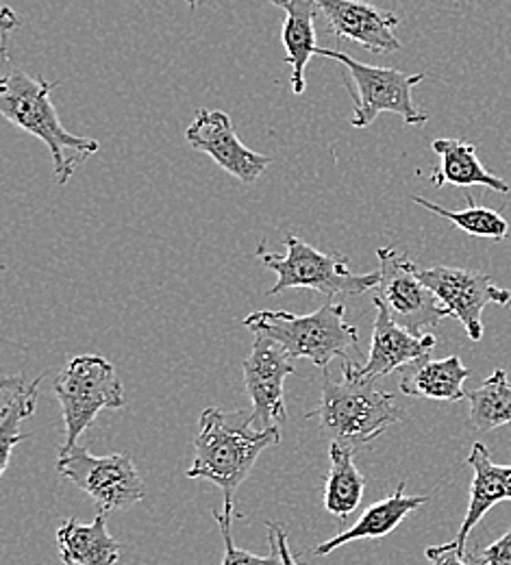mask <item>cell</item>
Instances as JSON below:
<instances>
[{
  "label": "cell",
  "mask_w": 511,
  "mask_h": 565,
  "mask_svg": "<svg viewBox=\"0 0 511 565\" xmlns=\"http://www.w3.org/2000/svg\"><path fill=\"white\" fill-rule=\"evenodd\" d=\"M342 374V383H336L327 372L322 374L320 405L305 418L316 420L331 444L358 450L383 435L392 424L401 423L405 412L376 383L349 372Z\"/></svg>",
  "instance_id": "cell-3"
},
{
  "label": "cell",
  "mask_w": 511,
  "mask_h": 565,
  "mask_svg": "<svg viewBox=\"0 0 511 565\" xmlns=\"http://www.w3.org/2000/svg\"><path fill=\"white\" fill-rule=\"evenodd\" d=\"M60 81L33 78L24 71H13L0 81V114L15 127L44 141L51 150L55 179L66 185L74 170L100 150L92 138H78L64 129L57 109L51 100L53 87Z\"/></svg>",
  "instance_id": "cell-2"
},
{
  "label": "cell",
  "mask_w": 511,
  "mask_h": 565,
  "mask_svg": "<svg viewBox=\"0 0 511 565\" xmlns=\"http://www.w3.org/2000/svg\"><path fill=\"white\" fill-rule=\"evenodd\" d=\"M244 327L257 338L277 342L292 359H309L318 367H327L333 359L347 361L349 351L360 347L358 329L347 322V307L336 302L307 316L255 311L244 318Z\"/></svg>",
  "instance_id": "cell-4"
},
{
  "label": "cell",
  "mask_w": 511,
  "mask_h": 565,
  "mask_svg": "<svg viewBox=\"0 0 511 565\" xmlns=\"http://www.w3.org/2000/svg\"><path fill=\"white\" fill-rule=\"evenodd\" d=\"M286 13V22L281 29V40L286 46V64L292 66V92L296 96L305 94V71L313 55H318L316 46V29L313 15L318 11V2L313 0H275Z\"/></svg>",
  "instance_id": "cell-20"
},
{
  "label": "cell",
  "mask_w": 511,
  "mask_h": 565,
  "mask_svg": "<svg viewBox=\"0 0 511 565\" xmlns=\"http://www.w3.org/2000/svg\"><path fill=\"white\" fill-rule=\"evenodd\" d=\"M470 370L464 361L453 354L446 359H420L401 370L398 387L405 396L429 398V401H448L457 403L468 396L464 383L468 381Z\"/></svg>",
  "instance_id": "cell-17"
},
{
  "label": "cell",
  "mask_w": 511,
  "mask_h": 565,
  "mask_svg": "<svg viewBox=\"0 0 511 565\" xmlns=\"http://www.w3.org/2000/svg\"><path fill=\"white\" fill-rule=\"evenodd\" d=\"M214 518L219 520L220 533H222V544H224V557L220 565H284L281 553H279V544L273 531H268V542H270V555L262 557V555H253L248 551H242L235 546L233 542V533H231V515L214 511Z\"/></svg>",
  "instance_id": "cell-25"
},
{
  "label": "cell",
  "mask_w": 511,
  "mask_h": 565,
  "mask_svg": "<svg viewBox=\"0 0 511 565\" xmlns=\"http://www.w3.org/2000/svg\"><path fill=\"white\" fill-rule=\"evenodd\" d=\"M294 359L268 338H257L244 359V387L253 403V423L270 428L288 423L286 379L296 372Z\"/></svg>",
  "instance_id": "cell-11"
},
{
  "label": "cell",
  "mask_w": 511,
  "mask_h": 565,
  "mask_svg": "<svg viewBox=\"0 0 511 565\" xmlns=\"http://www.w3.org/2000/svg\"><path fill=\"white\" fill-rule=\"evenodd\" d=\"M286 255L266 253L262 246L257 250V259L277 275V282L268 289V296H277L294 287L313 289L322 296H362L379 287V273H351L349 259L340 253H322L298 235H286Z\"/></svg>",
  "instance_id": "cell-5"
},
{
  "label": "cell",
  "mask_w": 511,
  "mask_h": 565,
  "mask_svg": "<svg viewBox=\"0 0 511 565\" xmlns=\"http://www.w3.org/2000/svg\"><path fill=\"white\" fill-rule=\"evenodd\" d=\"M318 55L333 60L351 72L355 83V87H349V94L355 103L351 125L355 129L370 127L383 111L401 116L407 125H425L429 120V116L423 114L412 98L414 87L425 81V74H405L394 68L368 66L349 57L347 53L329 49H318Z\"/></svg>",
  "instance_id": "cell-8"
},
{
  "label": "cell",
  "mask_w": 511,
  "mask_h": 565,
  "mask_svg": "<svg viewBox=\"0 0 511 565\" xmlns=\"http://www.w3.org/2000/svg\"><path fill=\"white\" fill-rule=\"evenodd\" d=\"M432 150L439 157V168L432 177L436 188L457 185V188H472L483 185L499 194H510V183L499 179L490 172L477 157V146L470 141L439 138L432 143Z\"/></svg>",
  "instance_id": "cell-19"
},
{
  "label": "cell",
  "mask_w": 511,
  "mask_h": 565,
  "mask_svg": "<svg viewBox=\"0 0 511 565\" xmlns=\"http://www.w3.org/2000/svg\"><path fill=\"white\" fill-rule=\"evenodd\" d=\"M425 557L432 565H481L479 557L475 559L472 555L461 551L455 540L448 544H441V546H429Z\"/></svg>",
  "instance_id": "cell-26"
},
{
  "label": "cell",
  "mask_w": 511,
  "mask_h": 565,
  "mask_svg": "<svg viewBox=\"0 0 511 565\" xmlns=\"http://www.w3.org/2000/svg\"><path fill=\"white\" fill-rule=\"evenodd\" d=\"M57 472L89 495L103 513L127 511L147 495L131 452L96 457L85 446L60 450Z\"/></svg>",
  "instance_id": "cell-9"
},
{
  "label": "cell",
  "mask_w": 511,
  "mask_h": 565,
  "mask_svg": "<svg viewBox=\"0 0 511 565\" xmlns=\"http://www.w3.org/2000/svg\"><path fill=\"white\" fill-rule=\"evenodd\" d=\"M42 376L29 381L26 376H4L0 383V475H4L13 448L29 439L31 433H22L20 424L33 418L38 407Z\"/></svg>",
  "instance_id": "cell-21"
},
{
  "label": "cell",
  "mask_w": 511,
  "mask_h": 565,
  "mask_svg": "<svg viewBox=\"0 0 511 565\" xmlns=\"http://www.w3.org/2000/svg\"><path fill=\"white\" fill-rule=\"evenodd\" d=\"M470 424L486 433L511 424V383L505 370H494L481 387L468 392Z\"/></svg>",
  "instance_id": "cell-23"
},
{
  "label": "cell",
  "mask_w": 511,
  "mask_h": 565,
  "mask_svg": "<svg viewBox=\"0 0 511 565\" xmlns=\"http://www.w3.org/2000/svg\"><path fill=\"white\" fill-rule=\"evenodd\" d=\"M414 203L425 207L427 212L436 213L439 217L453 222L459 231L472 235V237H486V239H494V242H503L510 233V222L490 207H479L475 205L472 196H466L468 207L466 210H444L436 203L423 199V196H414Z\"/></svg>",
  "instance_id": "cell-24"
},
{
  "label": "cell",
  "mask_w": 511,
  "mask_h": 565,
  "mask_svg": "<svg viewBox=\"0 0 511 565\" xmlns=\"http://www.w3.org/2000/svg\"><path fill=\"white\" fill-rule=\"evenodd\" d=\"M55 396L62 405L66 441L62 450L78 446V437L103 409L125 407V387L111 361L98 354H78L55 379Z\"/></svg>",
  "instance_id": "cell-6"
},
{
  "label": "cell",
  "mask_w": 511,
  "mask_h": 565,
  "mask_svg": "<svg viewBox=\"0 0 511 565\" xmlns=\"http://www.w3.org/2000/svg\"><path fill=\"white\" fill-rule=\"evenodd\" d=\"M318 11H322L338 40L355 42L376 55L401 51V42L394 35L401 18L392 11L353 0H318Z\"/></svg>",
  "instance_id": "cell-14"
},
{
  "label": "cell",
  "mask_w": 511,
  "mask_h": 565,
  "mask_svg": "<svg viewBox=\"0 0 511 565\" xmlns=\"http://www.w3.org/2000/svg\"><path fill=\"white\" fill-rule=\"evenodd\" d=\"M436 335H412L401 329L385 309L376 307V318L372 324V340L368 359L362 365L353 361H342V372H349L358 379L376 383L381 376H387L394 370H403L405 365L427 359L436 349Z\"/></svg>",
  "instance_id": "cell-13"
},
{
  "label": "cell",
  "mask_w": 511,
  "mask_h": 565,
  "mask_svg": "<svg viewBox=\"0 0 511 565\" xmlns=\"http://www.w3.org/2000/svg\"><path fill=\"white\" fill-rule=\"evenodd\" d=\"M425 502H429L427 495H407L405 494V483H401L390 498L370 504L353 526H349L340 535L316 546L313 555L327 557L333 551H338L340 546L358 542V540H381V537L390 535L414 509H418Z\"/></svg>",
  "instance_id": "cell-16"
},
{
  "label": "cell",
  "mask_w": 511,
  "mask_h": 565,
  "mask_svg": "<svg viewBox=\"0 0 511 565\" xmlns=\"http://www.w3.org/2000/svg\"><path fill=\"white\" fill-rule=\"evenodd\" d=\"M365 492L364 475L355 466V450L340 444L329 446V475L324 483V509L340 518L349 520L358 511Z\"/></svg>",
  "instance_id": "cell-22"
},
{
  "label": "cell",
  "mask_w": 511,
  "mask_h": 565,
  "mask_svg": "<svg viewBox=\"0 0 511 565\" xmlns=\"http://www.w3.org/2000/svg\"><path fill=\"white\" fill-rule=\"evenodd\" d=\"M268 531H273L275 537H277V544H279V553H281L284 565H300L298 564V559L294 557L290 546H288V533H286V529H284L281 524H277V522H268Z\"/></svg>",
  "instance_id": "cell-28"
},
{
  "label": "cell",
  "mask_w": 511,
  "mask_h": 565,
  "mask_svg": "<svg viewBox=\"0 0 511 565\" xmlns=\"http://www.w3.org/2000/svg\"><path fill=\"white\" fill-rule=\"evenodd\" d=\"M418 277L438 296L448 313L464 324L472 342H481L483 338V309L488 305L511 302L510 289L499 287L488 275L475 270L436 266L425 270L420 268Z\"/></svg>",
  "instance_id": "cell-10"
},
{
  "label": "cell",
  "mask_w": 511,
  "mask_h": 565,
  "mask_svg": "<svg viewBox=\"0 0 511 565\" xmlns=\"http://www.w3.org/2000/svg\"><path fill=\"white\" fill-rule=\"evenodd\" d=\"M472 468V486H470V500L468 511L461 522V529L455 537L457 546L466 551V542L472 529L483 520V515L499 502L511 500V468L499 466L492 461L486 444L477 441L466 459Z\"/></svg>",
  "instance_id": "cell-15"
},
{
  "label": "cell",
  "mask_w": 511,
  "mask_h": 565,
  "mask_svg": "<svg viewBox=\"0 0 511 565\" xmlns=\"http://www.w3.org/2000/svg\"><path fill=\"white\" fill-rule=\"evenodd\" d=\"M192 148L210 154L224 172L244 185H253L270 166L268 154L246 148L231 122V116L220 109H201L185 131Z\"/></svg>",
  "instance_id": "cell-12"
},
{
  "label": "cell",
  "mask_w": 511,
  "mask_h": 565,
  "mask_svg": "<svg viewBox=\"0 0 511 565\" xmlns=\"http://www.w3.org/2000/svg\"><path fill=\"white\" fill-rule=\"evenodd\" d=\"M57 548L66 565H118L123 546L107 529V513L83 524L76 518L57 529Z\"/></svg>",
  "instance_id": "cell-18"
},
{
  "label": "cell",
  "mask_w": 511,
  "mask_h": 565,
  "mask_svg": "<svg viewBox=\"0 0 511 565\" xmlns=\"http://www.w3.org/2000/svg\"><path fill=\"white\" fill-rule=\"evenodd\" d=\"M379 257V287L372 298L374 307L412 335H429V329L448 318V309L438 296L420 281L418 266L401 250L385 246L376 250Z\"/></svg>",
  "instance_id": "cell-7"
},
{
  "label": "cell",
  "mask_w": 511,
  "mask_h": 565,
  "mask_svg": "<svg viewBox=\"0 0 511 565\" xmlns=\"http://www.w3.org/2000/svg\"><path fill=\"white\" fill-rule=\"evenodd\" d=\"M0 24H2V51H7V38H9V33H11V29H18V26H20V20H18V15H15L9 7H2Z\"/></svg>",
  "instance_id": "cell-29"
},
{
  "label": "cell",
  "mask_w": 511,
  "mask_h": 565,
  "mask_svg": "<svg viewBox=\"0 0 511 565\" xmlns=\"http://www.w3.org/2000/svg\"><path fill=\"white\" fill-rule=\"evenodd\" d=\"M281 444V428H255L246 412H224L210 407L201 414L199 435L194 437V463L188 479H205L219 486L224 511L233 518L235 492L248 479L264 450Z\"/></svg>",
  "instance_id": "cell-1"
},
{
  "label": "cell",
  "mask_w": 511,
  "mask_h": 565,
  "mask_svg": "<svg viewBox=\"0 0 511 565\" xmlns=\"http://www.w3.org/2000/svg\"><path fill=\"white\" fill-rule=\"evenodd\" d=\"M481 565H511V524L503 537L481 551Z\"/></svg>",
  "instance_id": "cell-27"
}]
</instances>
